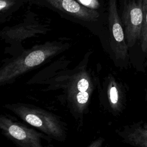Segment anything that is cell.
<instances>
[{
  "label": "cell",
  "mask_w": 147,
  "mask_h": 147,
  "mask_svg": "<svg viewBox=\"0 0 147 147\" xmlns=\"http://www.w3.org/2000/svg\"><path fill=\"white\" fill-rule=\"evenodd\" d=\"M82 5L89 9L96 10L100 6L98 0H78Z\"/></svg>",
  "instance_id": "obj_12"
},
{
  "label": "cell",
  "mask_w": 147,
  "mask_h": 147,
  "mask_svg": "<svg viewBox=\"0 0 147 147\" xmlns=\"http://www.w3.org/2000/svg\"><path fill=\"white\" fill-rule=\"evenodd\" d=\"M143 8L144 24L137 62L135 67L140 72L145 71L147 67V0H143Z\"/></svg>",
  "instance_id": "obj_11"
},
{
  "label": "cell",
  "mask_w": 147,
  "mask_h": 147,
  "mask_svg": "<svg viewBox=\"0 0 147 147\" xmlns=\"http://www.w3.org/2000/svg\"><path fill=\"white\" fill-rule=\"evenodd\" d=\"M69 47L68 43L49 41L24 49L21 53L5 60L0 68V86L14 83L22 75L48 62Z\"/></svg>",
  "instance_id": "obj_2"
},
{
  "label": "cell",
  "mask_w": 147,
  "mask_h": 147,
  "mask_svg": "<svg viewBox=\"0 0 147 147\" xmlns=\"http://www.w3.org/2000/svg\"><path fill=\"white\" fill-rule=\"evenodd\" d=\"M48 31L46 25L37 22H26L10 27L4 28L0 36L6 42L18 44L24 40L34 37L38 34H44Z\"/></svg>",
  "instance_id": "obj_8"
},
{
  "label": "cell",
  "mask_w": 147,
  "mask_h": 147,
  "mask_svg": "<svg viewBox=\"0 0 147 147\" xmlns=\"http://www.w3.org/2000/svg\"><path fill=\"white\" fill-rule=\"evenodd\" d=\"M15 0H0V11L2 14L7 11L14 4Z\"/></svg>",
  "instance_id": "obj_13"
},
{
  "label": "cell",
  "mask_w": 147,
  "mask_h": 147,
  "mask_svg": "<svg viewBox=\"0 0 147 147\" xmlns=\"http://www.w3.org/2000/svg\"><path fill=\"white\" fill-rule=\"evenodd\" d=\"M3 107L25 123L45 133L53 140L60 142L66 140L68 125L58 115L38 106L26 103H9Z\"/></svg>",
  "instance_id": "obj_3"
},
{
  "label": "cell",
  "mask_w": 147,
  "mask_h": 147,
  "mask_svg": "<svg viewBox=\"0 0 147 147\" xmlns=\"http://www.w3.org/2000/svg\"><path fill=\"white\" fill-rule=\"evenodd\" d=\"M127 92L126 84L115 74H107L97 91L100 108L113 117L120 116L126 107Z\"/></svg>",
  "instance_id": "obj_6"
},
{
  "label": "cell",
  "mask_w": 147,
  "mask_h": 147,
  "mask_svg": "<svg viewBox=\"0 0 147 147\" xmlns=\"http://www.w3.org/2000/svg\"><path fill=\"white\" fill-rule=\"evenodd\" d=\"M91 53L87 52L74 68L67 67L68 60L56 61L26 82L28 85L42 86V91L55 92L57 100L67 109L78 129L83 126L93 95L101 83L98 74L88 66Z\"/></svg>",
  "instance_id": "obj_1"
},
{
  "label": "cell",
  "mask_w": 147,
  "mask_h": 147,
  "mask_svg": "<svg viewBox=\"0 0 147 147\" xmlns=\"http://www.w3.org/2000/svg\"><path fill=\"white\" fill-rule=\"evenodd\" d=\"M47 1L54 7L84 21H95L99 16L96 10L85 7L75 0H47Z\"/></svg>",
  "instance_id": "obj_10"
},
{
  "label": "cell",
  "mask_w": 147,
  "mask_h": 147,
  "mask_svg": "<svg viewBox=\"0 0 147 147\" xmlns=\"http://www.w3.org/2000/svg\"><path fill=\"white\" fill-rule=\"evenodd\" d=\"M121 20L124 29L129 53L136 50L131 61L136 67L144 24L143 0H122Z\"/></svg>",
  "instance_id": "obj_5"
},
{
  "label": "cell",
  "mask_w": 147,
  "mask_h": 147,
  "mask_svg": "<svg viewBox=\"0 0 147 147\" xmlns=\"http://www.w3.org/2000/svg\"><path fill=\"white\" fill-rule=\"evenodd\" d=\"M145 100H146V103H147V91H146V92H145Z\"/></svg>",
  "instance_id": "obj_15"
},
{
  "label": "cell",
  "mask_w": 147,
  "mask_h": 147,
  "mask_svg": "<svg viewBox=\"0 0 147 147\" xmlns=\"http://www.w3.org/2000/svg\"><path fill=\"white\" fill-rule=\"evenodd\" d=\"M0 130L17 147H57L51 137L6 113L0 115Z\"/></svg>",
  "instance_id": "obj_4"
},
{
  "label": "cell",
  "mask_w": 147,
  "mask_h": 147,
  "mask_svg": "<svg viewBox=\"0 0 147 147\" xmlns=\"http://www.w3.org/2000/svg\"><path fill=\"white\" fill-rule=\"evenodd\" d=\"M107 147H110V146H107Z\"/></svg>",
  "instance_id": "obj_16"
},
{
  "label": "cell",
  "mask_w": 147,
  "mask_h": 147,
  "mask_svg": "<svg viewBox=\"0 0 147 147\" xmlns=\"http://www.w3.org/2000/svg\"><path fill=\"white\" fill-rule=\"evenodd\" d=\"M122 142L133 147H147V122L141 121L117 129Z\"/></svg>",
  "instance_id": "obj_9"
},
{
  "label": "cell",
  "mask_w": 147,
  "mask_h": 147,
  "mask_svg": "<svg viewBox=\"0 0 147 147\" xmlns=\"http://www.w3.org/2000/svg\"><path fill=\"white\" fill-rule=\"evenodd\" d=\"M105 141V138L103 137H99L91 141L87 147H102Z\"/></svg>",
  "instance_id": "obj_14"
},
{
  "label": "cell",
  "mask_w": 147,
  "mask_h": 147,
  "mask_svg": "<svg viewBox=\"0 0 147 147\" xmlns=\"http://www.w3.org/2000/svg\"><path fill=\"white\" fill-rule=\"evenodd\" d=\"M108 22L111 57L117 67L127 69L131 64L129 50L118 12L117 0H109Z\"/></svg>",
  "instance_id": "obj_7"
}]
</instances>
